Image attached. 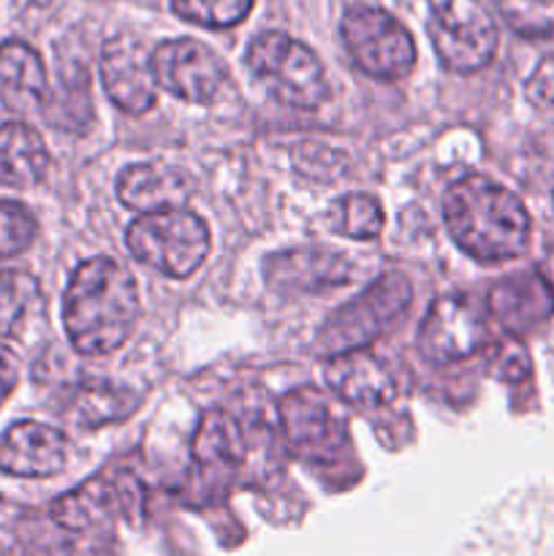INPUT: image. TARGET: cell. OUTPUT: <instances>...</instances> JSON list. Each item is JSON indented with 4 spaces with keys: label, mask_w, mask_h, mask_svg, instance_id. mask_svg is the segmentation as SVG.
Here are the masks:
<instances>
[{
    "label": "cell",
    "mask_w": 554,
    "mask_h": 556,
    "mask_svg": "<svg viewBox=\"0 0 554 556\" xmlns=\"http://www.w3.org/2000/svg\"><path fill=\"white\" fill-rule=\"evenodd\" d=\"M248 456L242 427L228 413L210 410L193 438V462L204 472H234Z\"/></svg>",
    "instance_id": "cell-19"
},
{
    "label": "cell",
    "mask_w": 554,
    "mask_h": 556,
    "mask_svg": "<svg viewBox=\"0 0 554 556\" xmlns=\"http://www.w3.org/2000/svg\"><path fill=\"white\" fill-rule=\"evenodd\" d=\"M280 424L291 454L307 462H335L348 443L345 421L318 389H293L280 400Z\"/></svg>",
    "instance_id": "cell-8"
},
{
    "label": "cell",
    "mask_w": 554,
    "mask_h": 556,
    "mask_svg": "<svg viewBox=\"0 0 554 556\" xmlns=\"http://www.w3.org/2000/svg\"><path fill=\"white\" fill-rule=\"evenodd\" d=\"M487 345V320L467 296H440L418 329V353L432 364L470 358Z\"/></svg>",
    "instance_id": "cell-9"
},
{
    "label": "cell",
    "mask_w": 554,
    "mask_h": 556,
    "mask_svg": "<svg viewBox=\"0 0 554 556\" xmlns=\"http://www.w3.org/2000/svg\"><path fill=\"white\" fill-rule=\"evenodd\" d=\"M193 193L188 174L166 163H134L117 177V199L139 212L185 206Z\"/></svg>",
    "instance_id": "cell-16"
},
{
    "label": "cell",
    "mask_w": 554,
    "mask_h": 556,
    "mask_svg": "<svg viewBox=\"0 0 554 556\" xmlns=\"http://www.w3.org/2000/svg\"><path fill=\"white\" fill-rule=\"evenodd\" d=\"M119 492L103 478H90L52 505V519L68 532H90L109 525L117 514Z\"/></svg>",
    "instance_id": "cell-20"
},
{
    "label": "cell",
    "mask_w": 554,
    "mask_h": 556,
    "mask_svg": "<svg viewBox=\"0 0 554 556\" xmlns=\"http://www.w3.org/2000/svg\"><path fill=\"white\" fill-rule=\"evenodd\" d=\"M505 25L525 38H554V0H498Z\"/></svg>",
    "instance_id": "cell-24"
},
{
    "label": "cell",
    "mask_w": 554,
    "mask_h": 556,
    "mask_svg": "<svg viewBox=\"0 0 554 556\" xmlns=\"http://www.w3.org/2000/svg\"><path fill=\"white\" fill-rule=\"evenodd\" d=\"M0 101L22 117L41 112L49 101V79L41 58L16 38L0 43Z\"/></svg>",
    "instance_id": "cell-15"
},
{
    "label": "cell",
    "mask_w": 554,
    "mask_h": 556,
    "mask_svg": "<svg viewBox=\"0 0 554 556\" xmlns=\"http://www.w3.org/2000/svg\"><path fill=\"white\" fill-rule=\"evenodd\" d=\"M443 215L454 242L483 264L516 258L530 242V215L519 195L478 174L445 190Z\"/></svg>",
    "instance_id": "cell-2"
},
{
    "label": "cell",
    "mask_w": 554,
    "mask_h": 556,
    "mask_svg": "<svg viewBox=\"0 0 554 556\" xmlns=\"http://www.w3.org/2000/svg\"><path fill=\"white\" fill-rule=\"evenodd\" d=\"M36 231L38 223L27 206L16 201H0V258H11L30 248Z\"/></svg>",
    "instance_id": "cell-26"
},
{
    "label": "cell",
    "mask_w": 554,
    "mask_h": 556,
    "mask_svg": "<svg viewBox=\"0 0 554 556\" xmlns=\"http://www.w3.org/2000/svg\"><path fill=\"white\" fill-rule=\"evenodd\" d=\"M136 261L166 277H190L210 253V228L185 206L141 212L125 231Z\"/></svg>",
    "instance_id": "cell-3"
},
{
    "label": "cell",
    "mask_w": 554,
    "mask_h": 556,
    "mask_svg": "<svg viewBox=\"0 0 554 556\" xmlns=\"http://www.w3.org/2000/svg\"><path fill=\"white\" fill-rule=\"evenodd\" d=\"M435 52L445 68L473 74L494 58L498 27L478 0H429Z\"/></svg>",
    "instance_id": "cell-7"
},
{
    "label": "cell",
    "mask_w": 554,
    "mask_h": 556,
    "mask_svg": "<svg viewBox=\"0 0 554 556\" xmlns=\"http://www.w3.org/2000/svg\"><path fill=\"white\" fill-rule=\"evenodd\" d=\"M41 286L27 271H0V340H22L41 318Z\"/></svg>",
    "instance_id": "cell-21"
},
{
    "label": "cell",
    "mask_w": 554,
    "mask_h": 556,
    "mask_svg": "<svg viewBox=\"0 0 554 556\" xmlns=\"http://www.w3.org/2000/svg\"><path fill=\"white\" fill-rule=\"evenodd\" d=\"M326 223L348 239H375L383 231L386 215L373 195L348 193L329 206Z\"/></svg>",
    "instance_id": "cell-23"
},
{
    "label": "cell",
    "mask_w": 554,
    "mask_h": 556,
    "mask_svg": "<svg viewBox=\"0 0 554 556\" xmlns=\"http://www.w3.org/2000/svg\"><path fill=\"white\" fill-rule=\"evenodd\" d=\"M49 172V152L36 128L9 123L0 128V185L33 188Z\"/></svg>",
    "instance_id": "cell-17"
},
{
    "label": "cell",
    "mask_w": 554,
    "mask_h": 556,
    "mask_svg": "<svg viewBox=\"0 0 554 556\" xmlns=\"http://www.w3.org/2000/svg\"><path fill=\"white\" fill-rule=\"evenodd\" d=\"M136 407H139V396L130 394L128 389H119L106 380H92L79 389L74 405H71V416L81 427L96 429L125 421L128 416H134Z\"/></svg>",
    "instance_id": "cell-22"
},
{
    "label": "cell",
    "mask_w": 554,
    "mask_h": 556,
    "mask_svg": "<svg viewBox=\"0 0 554 556\" xmlns=\"http://www.w3.org/2000/svg\"><path fill=\"white\" fill-rule=\"evenodd\" d=\"M158 87L190 103H210L226 81V65L196 38L158 43L152 52Z\"/></svg>",
    "instance_id": "cell-10"
},
{
    "label": "cell",
    "mask_w": 554,
    "mask_h": 556,
    "mask_svg": "<svg viewBox=\"0 0 554 556\" xmlns=\"http://www.w3.org/2000/svg\"><path fill=\"white\" fill-rule=\"evenodd\" d=\"M179 20L201 27H234L250 14L253 0H172Z\"/></svg>",
    "instance_id": "cell-25"
},
{
    "label": "cell",
    "mask_w": 554,
    "mask_h": 556,
    "mask_svg": "<svg viewBox=\"0 0 554 556\" xmlns=\"http://www.w3.org/2000/svg\"><path fill=\"white\" fill-rule=\"evenodd\" d=\"M68 462L63 432L38 421H16L0 434V472L14 478H52Z\"/></svg>",
    "instance_id": "cell-13"
},
{
    "label": "cell",
    "mask_w": 554,
    "mask_h": 556,
    "mask_svg": "<svg viewBox=\"0 0 554 556\" xmlns=\"http://www.w3.org/2000/svg\"><path fill=\"white\" fill-rule=\"evenodd\" d=\"M0 552H3V546H0Z\"/></svg>",
    "instance_id": "cell-28"
},
{
    "label": "cell",
    "mask_w": 554,
    "mask_h": 556,
    "mask_svg": "<svg viewBox=\"0 0 554 556\" xmlns=\"http://www.w3.org/2000/svg\"><path fill=\"white\" fill-rule=\"evenodd\" d=\"M248 68L275 101L297 109H318L329 98L320 60L286 33H261L248 47Z\"/></svg>",
    "instance_id": "cell-4"
},
{
    "label": "cell",
    "mask_w": 554,
    "mask_h": 556,
    "mask_svg": "<svg viewBox=\"0 0 554 556\" xmlns=\"http://www.w3.org/2000/svg\"><path fill=\"white\" fill-rule=\"evenodd\" d=\"M16 380H20V364L16 356L5 345H0V402L16 389Z\"/></svg>",
    "instance_id": "cell-27"
},
{
    "label": "cell",
    "mask_w": 554,
    "mask_h": 556,
    "mask_svg": "<svg viewBox=\"0 0 554 556\" xmlns=\"http://www.w3.org/2000/svg\"><path fill=\"white\" fill-rule=\"evenodd\" d=\"M340 36L353 63L373 79L396 81L416 65L413 36L396 16L383 9H351L342 16Z\"/></svg>",
    "instance_id": "cell-6"
},
{
    "label": "cell",
    "mask_w": 554,
    "mask_h": 556,
    "mask_svg": "<svg viewBox=\"0 0 554 556\" xmlns=\"http://www.w3.org/2000/svg\"><path fill=\"white\" fill-rule=\"evenodd\" d=\"M266 286L280 293H326L351 280V264L335 250H286L264 261Z\"/></svg>",
    "instance_id": "cell-14"
},
{
    "label": "cell",
    "mask_w": 554,
    "mask_h": 556,
    "mask_svg": "<svg viewBox=\"0 0 554 556\" xmlns=\"http://www.w3.org/2000/svg\"><path fill=\"white\" fill-rule=\"evenodd\" d=\"M324 380L342 402L353 407L389 405L400 394V386H396L389 364L364 348H353V351L326 358Z\"/></svg>",
    "instance_id": "cell-12"
},
{
    "label": "cell",
    "mask_w": 554,
    "mask_h": 556,
    "mask_svg": "<svg viewBox=\"0 0 554 556\" xmlns=\"http://www.w3.org/2000/svg\"><path fill=\"white\" fill-rule=\"evenodd\" d=\"M489 307L508 331H527L552 313L554 296L541 277H511L494 288L489 296Z\"/></svg>",
    "instance_id": "cell-18"
},
{
    "label": "cell",
    "mask_w": 554,
    "mask_h": 556,
    "mask_svg": "<svg viewBox=\"0 0 554 556\" xmlns=\"http://www.w3.org/2000/svg\"><path fill=\"white\" fill-rule=\"evenodd\" d=\"M411 304V282L402 275H383L348 304H342L318 331L315 351L324 358L364 348L383 334Z\"/></svg>",
    "instance_id": "cell-5"
},
{
    "label": "cell",
    "mask_w": 554,
    "mask_h": 556,
    "mask_svg": "<svg viewBox=\"0 0 554 556\" xmlns=\"http://www.w3.org/2000/svg\"><path fill=\"white\" fill-rule=\"evenodd\" d=\"M139 313V286L119 261L96 255L76 266L63 296V324L81 356L117 351L134 331Z\"/></svg>",
    "instance_id": "cell-1"
},
{
    "label": "cell",
    "mask_w": 554,
    "mask_h": 556,
    "mask_svg": "<svg viewBox=\"0 0 554 556\" xmlns=\"http://www.w3.org/2000/svg\"><path fill=\"white\" fill-rule=\"evenodd\" d=\"M101 79L109 101L128 114H144L155 106L158 79L152 52L128 36H117L101 52Z\"/></svg>",
    "instance_id": "cell-11"
}]
</instances>
